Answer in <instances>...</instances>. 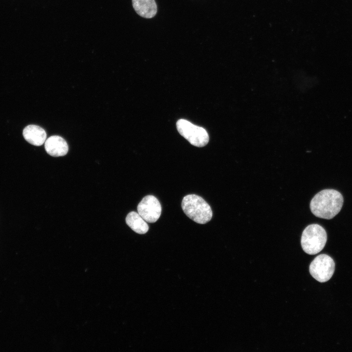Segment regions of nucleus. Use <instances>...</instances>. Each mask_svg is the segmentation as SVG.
Returning a JSON list of instances; mask_svg holds the SVG:
<instances>
[{
	"instance_id": "0eeeda50",
	"label": "nucleus",
	"mask_w": 352,
	"mask_h": 352,
	"mask_svg": "<svg viewBox=\"0 0 352 352\" xmlns=\"http://www.w3.org/2000/svg\"><path fill=\"white\" fill-rule=\"evenodd\" d=\"M44 148L48 154L55 157L65 155L68 150L66 141L58 135L48 138L45 141Z\"/></svg>"
},
{
	"instance_id": "20e7f679",
	"label": "nucleus",
	"mask_w": 352,
	"mask_h": 352,
	"mask_svg": "<svg viewBox=\"0 0 352 352\" xmlns=\"http://www.w3.org/2000/svg\"><path fill=\"white\" fill-rule=\"evenodd\" d=\"M178 132L193 146L202 147L209 141V135L203 128L193 124L185 119H179L176 122Z\"/></svg>"
},
{
	"instance_id": "423d86ee",
	"label": "nucleus",
	"mask_w": 352,
	"mask_h": 352,
	"mask_svg": "<svg viewBox=\"0 0 352 352\" xmlns=\"http://www.w3.org/2000/svg\"><path fill=\"white\" fill-rule=\"evenodd\" d=\"M138 214L146 221L156 222L161 213V206L157 198L153 195L144 197L137 205Z\"/></svg>"
},
{
	"instance_id": "6e6552de",
	"label": "nucleus",
	"mask_w": 352,
	"mask_h": 352,
	"mask_svg": "<svg viewBox=\"0 0 352 352\" xmlns=\"http://www.w3.org/2000/svg\"><path fill=\"white\" fill-rule=\"evenodd\" d=\"M24 138L30 144L39 146L43 144L46 138V133L41 127L29 125L23 130Z\"/></svg>"
},
{
	"instance_id": "9d476101",
	"label": "nucleus",
	"mask_w": 352,
	"mask_h": 352,
	"mask_svg": "<svg viewBox=\"0 0 352 352\" xmlns=\"http://www.w3.org/2000/svg\"><path fill=\"white\" fill-rule=\"evenodd\" d=\"M127 224L135 232L139 234L146 233L149 227L146 221L134 211L130 212L126 218Z\"/></svg>"
},
{
	"instance_id": "f257e3e1",
	"label": "nucleus",
	"mask_w": 352,
	"mask_h": 352,
	"mask_svg": "<svg viewBox=\"0 0 352 352\" xmlns=\"http://www.w3.org/2000/svg\"><path fill=\"white\" fill-rule=\"evenodd\" d=\"M341 194L334 189H324L316 194L310 203V209L316 217L331 219L341 210L343 204Z\"/></svg>"
},
{
	"instance_id": "1a4fd4ad",
	"label": "nucleus",
	"mask_w": 352,
	"mask_h": 352,
	"mask_svg": "<svg viewBox=\"0 0 352 352\" xmlns=\"http://www.w3.org/2000/svg\"><path fill=\"white\" fill-rule=\"evenodd\" d=\"M132 6L136 13L141 17L151 19L157 13V5L154 0H132Z\"/></svg>"
},
{
	"instance_id": "39448f33",
	"label": "nucleus",
	"mask_w": 352,
	"mask_h": 352,
	"mask_svg": "<svg viewBox=\"0 0 352 352\" xmlns=\"http://www.w3.org/2000/svg\"><path fill=\"white\" fill-rule=\"evenodd\" d=\"M335 263L330 256L322 254L318 255L311 262L309 270L311 275L321 283L329 281L333 275Z\"/></svg>"
},
{
	"instance_id": "f03ea898",
	"label": "nucleus",
	"mask_w": 352,
	"mask_h": 352,
	"mask_svg": "<svg viewBox=\"0 0 352 352\" xmlns=\"http://www.w3.org/2000/svg\"><path fill=\"white\" fill-rule=\"evenodd\" d=\"M181 207L185 215L196 223L205 224L212 218L213 213L210 205L197 195L185 196L181 202Z\"/></svg>"
},
{
	"instance_id": "7ed1b4c3",
	"label": "nucleus",
	"mask_w": 352,
	"mask_h": 352,
	"mask_svg": "<svg viewBox=\"0 0 352 352\" xmlns=\"http://www.w3.org/2000/svg\"><path fill=\"white\" fill-rule=\"evenodd\" d=\"M327 240V235L324 228L318 224H311L303 231L301 244L306 253L315 255L324 248Z\"/></svg>"
}]
</instances>
